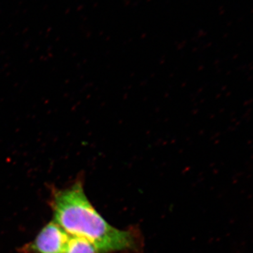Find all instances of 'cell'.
<instances>
[{
  "instance_id": "obj_1",
  "label": "cell",
  "mask_w": 253,
  "mask_h": 253,
  "mask_svg": "<svg viewBox=\"0 0 253 253\" xmlns=\"http://www.w3.org/2000/svg\"><path fill=\"white\" fill-rule=\"evenodd\" d=\"M52 191L51 207L54 221L69 235L87 240L99 253L134 248V235L113 227L91 205L84 193L82 175L68 187Z\"/></svg>"
},
{
  "instance_id": "obj_2",
  "label": "cell",
  "mask_w": 253,
  "mask_h": 253,
  "mask_svg": "<svg viewBox=\"0 0 253 253\" xmlns=\"http://www.w3.org/2000/svg\"><path fill=\"white\" fill-rule=\"evenodd\" d=\"M70 236L57 223L49 221L22 251L24 253H63Z\"/></svg>"
},
{
  "instance_id": "obj_3",
  "label": "cell",
  "mask_w": 253,
  "mask_h": 253,
  "mask_svg": "<svg viewBox=\"0 0 253 253\" xmlns=\"http://www.w3.org/2000/svg\"><path fill=\"white\" fill-rule=\"evenodd\" d=\"M71 236V235H70ZM63 253H99L87 240L71 236Z\"/></svg>"
}]
</instances>
